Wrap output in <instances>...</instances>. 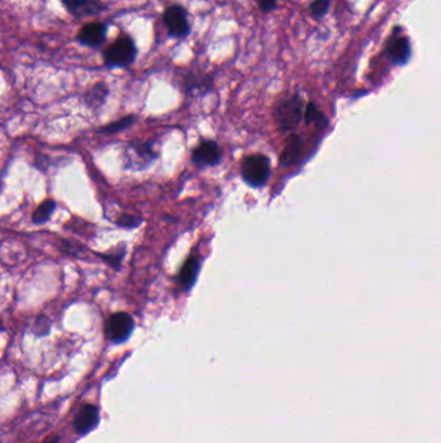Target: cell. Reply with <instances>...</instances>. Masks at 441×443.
<instances>
[{
    "label": "cell",
    "instance_id": "obj_13",
    "mask_svg": "<svg viewBox=\"0 0 441 443\" xmlns=\"http://www.w3.org/2000/svg\"><path fill=\"white\" fill-rule=\"evenodd\" d=\"M109 90L104 82H100L96 83L95 86L92 87L88 92L86 94L87 104L91 106V108H97V106H101L104 101H105L106 95H107Z\"/></svg>",
    "mask_w": 441,
    "mask_h": 443
},
{
    "label": "cell",
    "instance_id": "obj_3",
    "mask_svg": "<svg viewBox=\"0 0 441 443\" xmlns=\"http://www.w3.org/2000/svg\"><path fill=\"white\" fill-rule=\"evenodd\" d=\"M303 117V101L294 95L282 100L276 109V121L281 130L290 131L295 128Z\"/></svg>",
    "mask_w": 441,
    "mask_h": 443
},
{
    "label": "cell",
    "instance_id": "obj_11",
    "mask_svg": "<svg viewBox=\"0 0 441 443\" xmlns=\"http://www.w3.org/2000/svg\"><path fill=\"white\" fill-rule=\"evenodd\" d=\"M198 271H200V260L197 257H189L188 260H185V263L182 265V270L179 272V276H178L179 285L182 287V290H187L192 288L193 284L196 283V279H197Z\"/></svg>",
    "mask_w": 441,
    "mask_h": 443
},
{
    "label": "cell",
    "instance_id": "obj_6",
    "mask_svg": "<svg viewBox=\"0 0 441 443\" xmlns=\"http://www.w3.org/2000/svg\"><path fill=\"white\" fill-rule=\"evenodd\" d=\"M67 12L76 19H86L96 16L106 10V6L101 0H62Z\"/></svg>",
    "mask_w": 441,
    "mask_h": 443
},
{
    "label": "cell",
    "instance_id": "obj_16",
    "mask_svg": "<svg viewBox=\"0 0 441 443\" xmlns=\"http://www.w3.org/2000/svg\"><path fill=\"white\" fill-rule=\"evenodd\" d=\"M135 119H136V118L132 116L125 117V118H122V119H119V121H116V122H113V124H110V125L103 127V130H101V131H103V133H107V134L118 133V131L123 130L126 127L132 125Z\"/></svg>",
    "mask_w": 441,
    "mask_h": 443
},
{
    "label": "cell",
    "instance_id": "obj_9",
    "mask_svg": "<svg viewBox=\"0 0 441 443\" xmlns=\"http://www.w3.org/2000/svg\"><path fill=\"white\" fill-rule=\"evenodd\" d=\"M387 52L395 64H399V65L406 64L412 56V49H410L409 39L396 33L388 42Z\"/></svg>",
    "mask_w": 441,
    "mask_h": 443
},
{
    "label": "cell",
    "instance_id": "obj_12",
    "mask_svg": "<svg viewBox=\"0 0 441 443\" xmlns=\"http://www.w3.org/2000/svg\"><path fill=\"white\" fill-rule=\"evenodd\" d=\"M300 154H302V142L299 136L291 135L288 137L285 151L281 156V162L286 166L294 165L300 158Z\"/></svg>",
    "mask_w": 441,
    "mask_h": 443
},
{
    "label": "cell",
    "instance_id": "obj_5",
    "mask_svg": "<svg viewBox=\"0 0 441 443\" xmlns=\"http://www.w3.org/2000/svg\"><path fill=\"white\" fill-rule=\"evenodd\" d=\"M134 327L131 315L127 312H115L106 323V336L114 344H122L131 336Z\"/></svg>",
    "mask_w": 441,
    "mask_h": 443
},
{
    "label": "cell",
    "instance_id": "obj_18",
    "mask_svg": "<svg viewBox=\"0 0 441 443\" xmlns=\"http://www.w3.org/2000/svg\"><path fill=\"white\" fill-rule=\"evenodd\" d=\"M118 224L122 226V227H135V226H139V224H140V221L136 219L135 217L125 215V217H122V218L118 221Z\"/></svg>",
    "mask_w": 441,
    "mask_h": 443
},
{
    "label": "cell",
    "instance_id": "obj_1",
    "mask_svg": "<svg viewBox=\"0 0 441 443\" xmlns=\"http://www.w3.org/2000/svg\"><path fill=\"white\" fill-rule=\"evenodd\" d=\"M137 55L134 39L121 35L104 51V61L109 68H123L131 65Z\"/></svg>",
    "mask_w": 441,
    "mask_h": 443
},
{
    "label": "cell",
    "instance_id": "obj_2",
    "mask_svg": "<svg viewBox=\"0 0 441 443\" xmlns=\"http://www.w3.org/2000/svg\"><path fill=\"white\" fill-rule=\"evenodd\" d=\"M241 174L246 183L251 187H261L267 183L270 175L269 160L263 154H250L243 158Z\"/></svg>",
    "mask_w": 441,
    "mask_h": 443
},
{
    "label": "cell",
    "instance_id": "obj_15",
    "mask_svg": "<svg viewBox=\"0 0 441 443\" xmlns=\"http://www.w3.org/2000/svg\"><path fill=\"white\" fill-rule=\"evenodd\" d=\"M330 4H331V0H313L309 6L312 16L316 19H322L330 8Z\"/></svg>",
    "mask_w": 441,
    "mask_h": 443
},
{
    "label": "cell",
    "instance_id": "obj_14",
    "mask_svg": "<svg viewBox=\"0 0 441 443\" xmlns=\"http://www.w3.org/2000/svg\"><path fill=\"white\" fill-rule=\"evenodd\" d=\"M56 208V203L53 200H46L44 203H40L37 210L33 214V222L35 224H42L49 221V217L52 215V212Z\"/></svg>",
    "mask_w": 441,
    "mask_h": 443
},
{
    "label": "cell",
    "instance_id": "obj_17",
    "mask_svg": "<svg viewBox=\"0 0 441 443\" xmlns=\"http://www.w3.org/2000/svg\"><path fill=\"white\" fill-rule=\"evenodd\" d=\"M263 12H272L277 7V0H255Z\"/></svg>",
    "mask_w": 441,
    "mask_h": 443
},
{
    "label": "cell",
    "instance_id": "obj_10",
    "mask_svg": "<svg viewBox=\"0 0 441 443\" xmlns=\"http://www.w3.org/2000/svg\"><path fill=\"white\" fill-rule=\"evenodd\" d=\"M98 423V410L96 406L83 405L74 419V426L79 434H87L96 428Z\"/></svg>",
    "mask_w": 441,
    "mask_h": 443
},
{
    "label": "cell",
    "instance_id": "obj_7",
    "mask_svg": "<svg viewBox=\"0 0 441 443\" xmlns=\"http://www.w3.org/2000/svg\"><path fill=\"white\" fill-rule=\"evenodd\" d=\"M107 26L103 22H89L82 26L78 33L77 39L80 44L96 49L106 40Z\"/></svg>",
    "mask_w": 441,
    "mask_h": 443
},
{
    "label": "cell",
    "instance_id": "obj_19",
    "mask_svg": "<svg viewBox=\"0 0 441 443\" xmlns=\"http://www.w3.org/2000/svg\"><path fill=\"white\" fill-rule=\"evenodd\" d=\"M47 443H56V440H52V441H49Z\"/></svg>",
    "mask_w": 441,
    "mask_h": 443
},
{
    "label": "cell",
    "instance_id": "obj_8",
    "mask_svg": "<svg viewBox=\"0 0 441 443\" xmlns=\"http://www.w3.org/2000/svg\"><path fill=\"white\" fill-rule=\"evenodd\" d=\"M221 149L215 142H203L194 148L192 153L193 162L198 166H215L221 160Z\"/></svg>",
    "mask_w": 441,
    "mask_h": 443
},
{
    "label": "cell",
    "instance_id": "obj_4",
    "mask_svg": "<svg viewBox=\"0 0 441 443\" xmlns=\"http://www.w3.org/2000/svg\"><path fill=\"white\" fill-rule=\"evenodd\" d=\"M164 22L168 34L173 38L182 39L189 35L191 26L188 21V13L179 4L170 6L164 13Z\"/></svg>",
    "mask_w": 441,
    "mask_h": 443
}]
</instances>
